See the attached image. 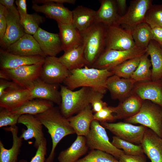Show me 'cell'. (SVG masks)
I'll use <instances>...</instances> for the list:
<instances>
[{
    "instance_id": "obj_43",
    "label": "cell",
    "mask_w": 162,
    "mask_h": 162,
    "mask_svg": "<svg viewBox=\"0 0 162 162\" xmlns=\"http://www.w3.org/2000/svg\"><path fill=\"white\" fill-rule=\"evenodd\" d=\"M110 106L104 107L94 114V119L100 122H111L115 120Z\"/></svg>"
},
{
    "instance_id": "obj_12",
    "label": "cell",
    "mask_w": 162,
    "mask_h": 162,
    "mask_svg": "<svg viewBox=\"0 0 162 162\" xmlns=\"http://www.w3.org/2000/svg\"><path fill=\"white\" fill-rule=\"evenodd\" d=\"M69 71L58 58L47 56L43 65L40 78L50 84L59 85L69 75Z\"/></svg>"
},
{
    "instance_id": "obj_9",
    "label": "cell",
    "mask_w": 162,
    "mask_h": 162,
    "mask_svg": "<svg viewBox=\"0 0 162 162\" xmlns=\"http://www.w3.org/2000/svg\"><path fill=\"white\" fill-rule=\"evenodd\" d=\"M136 47L130 28L124 29L117 25L107 26L105 50H125Z\"/></svg>"
},
{
    "instance_id": "obj_46",
    "label": "cell",
    "mask_w": 162,
    "mask_h": 162,
    "mask_svg": "<svg viewBox=\"0 0 162 162\" xmlns=\"http://www.w3.org/2000/svg\"><path fill=\"white\" fill-rule=\"evenodd\" d=\"M119 162H147L144 154L136 155H128L124 154L119 158Z\"/></svg>"
},
{
    "instance_id": "obj_39",
    "label": "cell",
    "mask_w": 162,
    "mask_h": 162,
    "mask_svg": "<svg viewBox=\"0 0 162 162\" xmlns=\"http://www.w3.org/2000/svg\"><path fill=\"white\" fill-rule=\"evenodd\" d=\"M45 21L44 16L37 13L28 14L24 20L21 23L26 33L33 35L37 32L40 25Z\"/></svg>"
},
{
    "instance_id": "obj_30",
    "label": "cell",
    "mask_w": 162,
    "mask_h": 162,
    "mask_svg": "<svg viewBox=\"0 0 162 162\" xmlns=\"http://www.w3.org/2000/svg\"><path fill=\"white\" fill-rule=\"evenodd\" d=\"M89 148L85 136L77 135L72 145L59 154L58 162H75L87 152Z\"/></svg>"
},
{
    "instance_id": "obj_22",
    "label": "cell",
    "mask_w": 162,
    "mask_h": 162,
    "mask_svg": "<svg viewBox=\"0 0 162 162\" xmlns=\"http://www.w3.org/2000/svg\"><path fill=\"white\" fill-rule=\"evenodd\" d=\"M58 85L47 83L39 77L34 82L31 91L32 98L47 100L60 105L61 98Z\"/></svg>"
},
{
    "instance_id": "obj_49",
    "label": "cell",
    "mask_w": 162,
    "mask_h": 162,
    "mask_svg": "<svg viewBox=\"0 0 162 162\" xmlns=\"http://www.w3.org/2000/svg\"><path fill=\"white\" fill-rule=\"evenodd\" d=\"M14 2V0H0V4L3 5L9 11L16 15H20Z\"/></svg>"
},
{
    "instance_id": "obj_38",
    "label": "cell",
    "mask_w": 162,
    "mask_h": 162,
    "mask_svg": "<svg viewBox=\"0 0 162 162\" xmlns=\"http://www.w3.org/2000/svg\"><path fill=\"white\" fill-rule=\"evenodd\" d=\"M75 162H119L112 155L96 149L90 151L86 156Z\"/></svg>"
},
{
    "instance_id": "obj_15",
    "label": "cell",
    "mask_w": 162,
    "mask_h": 162,
    "mask_svg": "<svg viewBox=\"0 0 162 162\" xmlns=\"http://www.w3.org/2000/svg\"><path fill=\"white\" fill-rule=\"evenodd\" d=\"M33 36L46 56L56 57L63 51L59 34L50 33L39 27Z\"/></svg>"
},
{
    "instance_id": "obj_51",
    "label": "cell",
    "mask_w": 162,
    "mask_h": 162,
    "mask_svg": "<svg viewBox=\"0 0 162 162\" xmlns=\"http://www.w3.org/2000/svg\"><path fill=\"white\" fill-rule=\"evenodd\" d=\"M117 8L121 13L124 12L125 10L127 3L126 0H116Z\"/></svg>"
},
{
    "instance_id": "obj_53",
    "label": "cell",
    "mask_w": 162,
    "mask_h": 162,
    "mask_svg": "<svg viewBox=\"0 0 162 162\" xmlns=\"http://www.w3.org/2000/svg\"><path fill=\"white\" fill-rule=\"evenodd\" d=\"M0 78L1 79L10 80L6 74L1 70H0Z\"/></svg>"
},
{
    "instance_id": "obj_16",
    "label": "cell",
    "mask_w": 162,
    "mask_h": 162,
    "mask_svg": "<svg viewBox=\"0 0 162 162\" xmlns=\"http://www.w3.org/2000/svg\"><path fill=\"white\" fill-rule=\"evenodd\" d=\"M32 99L31 91L20 87L12 88L0 97V106L11 112Z\"/></svg>"
},
{
    "instance_id": "obj_18",
    "label": "cell",
    "mask_w": 162,
    "mask_h": 162,
    "mask_svg": "<svg viewBox=\"0 0 162 162\" xmlns=\"http://www.w3.org/2000/svg\"><path fill=\"white\" fill-rule=\"evenodd\" d=\"M6 17L7 28L3 38L0 40L1 46L5 50L26 34L20 22V15H16L6 9Z\"/></svg>"
},
{
    "instance_id": "obj_25",
    "label": "cell",
    "mask_w": 162,
    "mask_h": 162,
    "mask_svg": "<svg viewBox=\"0 0 162 162\" xmlns=\"http://www.w3.org/2000/svg\"><path fill=\"white\" fill-rule=\"evenodd\" d=\"M3 129L11 133L12 145L10 149L5 148L0 140V162H18V158L22 145V139L18 136V127L16 125L4 127Z\"/></svg>"
},
{
    "instance_id": "obj_3",
    "label": "cell",
    "mask_w": 162,
    "mask_h": 162,
    "mask_svg": "<svg viewBox=\"0 0 162 162\" xmlns=\"http://www.w3.org/2000/svg\"><path fill=\"white\" fill-rule=\"evenodd\" d=\"M107 27L103 23L96 22L81 33L84 55L89 68H91L105 49Z\"/></svg>"
},
{
    "instance_id": "obj_2",
    "label": "cell",
    "mask_w": 162,
    "mask_h": 162,
    "mask_svg": "<svg viewBox=\"0 0 162 162\" xmlns=\"http://www.w3.org/2000/svg\"><path fill=\"white\" fill-rule=\"evenodd\" d=\"M34 116L47 129L52 140L51 150L45 162H53L55 149L58 143L66 136L75 132L68 118L62 115L60 108L54 106Z\"/></svg>"
},
{
    "instance_id": "obj_8",
    "label": "cell",
    "mask_w": 162,
    "mask_h": 162,
    "mask_svg": "<svg viewBox=\"0 0 162 162\" xmlns=\"http://www.w3.org/2000/svg\"><path fill=\"white\" fill-rule=\"evenodd\" d=\"M44 62L21 66L11 69H1L10 80L21 87L31 91L35 80L40 77Z\"/></svg>"
},
{
    "instance_id": "obj_50",
    "label": "cell",
    "mask_w": 162,
    "mask_h": 162,
    "mask_svg": "<svg viewBox=\"0 0 162 162\" xmlns=\"http://www.w3.org/2000/svg\"><path fill=\"white\" fill-rule=\"evenodd\" d=\"M153 40L159 44L162 43V27H157L151 28Z\"/></svg>"
},
{
    "instance_id": "obj_24",
    "label": "cell",
    "mask_w": 162,
    "mask_h": 162,
    "mask_svg": "<svg viewBox=\"0 0 162 162\" xmlns=\"http://www.w3.org/2000/svg\"><path fill=\"white\" fill-rule=\"evenodd\" d=\"M57 23L64 52L83 45L81 33L72 23Z\"/></svg>"
},
{
    "instance_id": "obj_1",
    "label": "cell",
    "mask_w": 162,
    "mask_h": 162,
    "mask_svg": "<svg viewBox=\"0 0 162 162\" xmlns=\"http://www.w3.org/2000/svg\"><path fill=\"white\" fill-rule=\"evenodd\" d=\"M70 72L63 82L69 89L73 90L80 87H88L104 94L107 90V80L113 75L107 69L89 68L87 66L72 70Z\"/></svg>"
},
{
    "instance_id": "obj_27",
    "label": "cell",
    "mask_w": 162,
    "mask_h": 162,
    "mask_svg": "<svg viewBox=\"0 0 162 162\" xmlns=\"http://www.w3.org/2000/svg\"><path fill=\"white\" fill-rule=\"evenodd\" d=\"M90 104L77 114L68 118L75 133L78 136H86L88 133L94 114Z\"/></svg>"
},
{
    "instance_id": "obj_52",
    "label": "cell",
    "mask_w": 162,
    "mask_h": 162,
    "mask_svg": "<svg viewBox=\"0 0 162 162\" xmlns=\"http://www.w3.org/2000/svg\"><path fill=\"white\" fill-rule=\"evenodd\" d=\"M48 1L53 2L55 3L64 4V3H67L70 4H74L76 1L75 0H48Z\"/></svg>"
},
{
    "instance_id": "obj_7",
    "label": "cell",
    "mask_w": 162,
    "mask_h": 162,
    "mask_svg": "<svg viewBox=\"0 0 162 162\" xmlns=\"http://www.w3.org/2000/svg\"><path fill=\"white\" fill-rule=\"evenodd\" d=\"M146 52V50L137 47L125 50H105L91 68L110 70L113 68L124 62L141 56Z\"/></svg>"
},
{
    "instance_id": "obj_11",
    "label": "cell",
    "mask_w": 162,
    "mask_h": 162,
    "mask_svg": "<svg viewBox=\"0 0 162 162\" xmlns=\"http://www.w3.org/2000/svg\"><path fill=\"white\" fill-rule=\"evenodd\" d=\"M32 2V9L36 12L44 14L46 17L57 22L72 23V11L65 7L63 4L48 0H34Z\"/></svg>"
},
{
    "instance_id": "obj_41",
    "label": "cell",
    "mask_w": 162,
    "mask_h": 162,
    "mask_svg": "<svg viewBox=\"0 0 162 162\" xmlns=\"http://www.w3.org/2000/svg\"><path fill=\"white\" fill-rule=\"evenodd\" d=\"M20 116L4 108L0 107V128L16 125Z\"/></svg>"
},
{
    "instance_id": "obj_32",
    "label": "cell",
    "mask_w": 162,
    "mask_h": 162,
    "mask_svg": "<svg viewBox=\"0 0 162 162\" xmlns=\"http://www.w3.org/2000/svg\"><path fill=\"white\" fill-rule=\"evenodd\" d=\"M151 57L152 66V80L157 81L162 78V48L159 44L152 40L146 50Z\"/></svg>"
},
{
    "instance_id": "obj_23",
    "label": "cell",
    "mask_w": 162,
    "mask_h": 162,
    "mask_svg": "<svg viewBox=\"0 0 162 162\" xmlns=\"http://www.w3.org/2000/svg\"><path fill=\"white\" fill-rule=\"evenodd\" d=\"M136 82L131 78H122L113 75L107 80L106 86L112 98L122 100L129 95Z\"/></svg>"
},
{
    "instance_id": "obj_28",
    "label": "cell",
    "mask_w": 162,
    "mask_h": 162,
    "mask_svg": "<svg viewBox=\"0 0 162 162\" xmlns=\"http://www.w3.org/2000/svg\"><path fill=\"white\" fill-rule=\"evenodd\" d=\"M142 99L137 95H132L121 102L116 106H110L114 116L115 120L127 119L137 113L142 103Z\"/></svg>"
},
{
    "instance_id": "obj_56",
    "label": "cell",
    "mask_w": 162,
    "mask_h": 162,
    "mask_svg": "<svg viewBox=\"0 0 162 162\" xmlns=\"http://www.w3.org/2000/svg\"></svg>"
},
{
    "instance_id": "obj_36",
    "label": "cell",
    "mask_w": 162,
    "mask_h": 162,
    "mask_svg": "<svg viewBox=\"0 0 162 162\" xmlns=\"http://www.w3.org/2000/svg\"><path fill=\"white\" fill-rule=\"evenodd\" d=\"M142 56L127 60L113 68L110 71L113 75L121 78H131L139 65Z\"/></svg>"
},
{
    "instance_id": "obj_42",
    "label": "cell",
    "mask_w": 162,
    "mask_h": 162,
    "mask_svg": "<svg viewBox=\"0 0 162 162\" xmlns=\"http://www.w3.org/2000/svg\"><path fill=\"white\" fill-rule=\"evenodd\" d=\"M47 140L45 138L37 149L35 155L29 162H45L47 153ZM18 162H28L24 159L20 160Z\"/></svg>"
},
{
    "instance_id": "obj_44",
    "label": "cell",
    "mask_w": 162,
    "mask_h": 162,
    "mask_svg": "<svg viewBox=\"0 0 162 162\" xmlns=\"http://www.w3.org/2000/svg\"><path fill=\"white\" fill-rule=\"evenodd\" d=\"M104 94L99 92L94 91L90 103L93 112H98L107 106V104L102 100Z\"/></svg>"
},
{
    "instance_id": "obj_6",
    "label": "cell",
    "mask_w": 162,
    "mask_h": 162,
    "mask_svg": "<svg viewBox=\"0 0 162 162\" xmlns=\"http://www.w3.org/2000/svg\"><path fill=\"white\" fill-rule=\"evenodd\" d=\"M87 145L91 150H101L110 154L118 160L124 154V151L114 146L109 140L105 128L96 120L91 124L88 133L85 136Z\"/></svg>"
},
{
    "instance_id": "obj_29",
    "label": "cell",
    "mask_w": 162,
    "mask_h": 162,
    "mask_svg": "<svg viewBox=\"0 0 162 162\" xmlns=\"http://www.w3.org/2000/svg\"><path fill=\"white\" fill-rule=\"evenodd\" d=\"M100 6L96 11V22L103 23L107 26L117 25L120 17L117 13L116 0H101Z\"/></svg>"
},
{
    "instance_id": "obj_48",
    "label": "cell",
    "mask_w": 162,
    "mask_h": 162,
    "mask_svg": "<svg viewBox=\"0 0 162 162\" xmlns=\"http://www.w3.org/2000/svg\"><path fill=\"white\" fill-rule=\"evenodd\" d=\"M19 87L20 86L12 81L1 79L0 80V97L4 94L7 90Z\"/></svg>"
},
{
    "instance_id": "obj_40",
    "label": "cell",
    "mask_w": 162,
    "mask_h": 162,
    "mask_svg": "<svg viewBox=\"0 0 162 162\" xmlns=\"http://www.w3.org/2000/svg\"><path fill=\"white\" fill-rule=\"evenodd\" d=\"M145 22L151 28L162 27V4H152L146 13Z\"/></svg>"
},
{
    "instance_id": "obj_20",
    "label": "cell",
    "mask_w": 162,
    "mask_h": 162,
    "mask_svg": "<svg viewBox=\"0 0 162 162\" xmlns=\"http://www.w3.org/2000/svg\"><path fill=\"white\" fill-rule=\"evenodd\" d=\"M45 58L41 56H26L10 53L2 48L0 50L1 69H11L22 66L44 62Z\"/></svg>"
},
{
    "instance_id": "obj_47",
    "label": "cell",
    "mask_w": 162,
    "mask_h": 162,
    "mask_svg": "<svg viewBox=\"0 0 162 162\" xmlns=\"http://www.w3.org/2000/svg\"><path fill=\"white\" fill-rule=\"evenodd\" d=\"M19 13L21 23L25 20L28 14L26 0H16L15 1Z\"/></svg>"
},
{
    "instance_id": "obj_45",
    "label": "cell",
    "mask_w": 162,
    "mask_h": 162,
    "mask_svg": "<svg viewBox=\"0 0 162 162\" xmlns=\"http://www.w3.org/2000/svg\"><path fill=\"white\" fill-rule=\"evenodd\" d=\"M6 10V8L0 4V40L3 38L7 28Z\"/></svg>"
},
{
    "instance_id": "obj_10",
    "label": "cell",
    "mask_w": 162,
    "mask_h": 162,
    "mask_svg": "<svg viewBox=\"0 0 162 162\" xmlns=\"http://www.w3.org/2000/svg\"><path fill=\"white\" fill-rule=\"evenodd\" d=\"M100 124L116 136L125 141L139 145H141L148 128L142 125L136 126L126 122H100Z\"/></svg>"
},
{
    "instance_id": "obj_54",
    "label": "cell",
    "mask_w": 162,
    "mask_h": 162,
    "mask_svg": "<svg viewBox=\"0 0 162 162\" xmlns=\"http://www.w3.org/2000/svg\"><path fill=\"white\" fill-rule=\"evenodd\" d=\"M160 46H161V47H162V44H160Z\"/></svg>"
},
{
    "instance_id": "obj_35",
    "label": "cell",
    "mask_w": 162,
    "mask_h": 162,
    "mask_svg": "<svg viewBox=\"0 0 162 162\" xmlns=\"http://www.w3.org/2000/svg\"><path fill=\"white\" fill-rule=\"evenodd\" d=\"M146 52L142 56L138 66L131 77L136 82L152 80V64Z\"/></svg>"
},
{
    "instance_id": "obj_21",
    "label": "cell",
    "mask_w": 162,
    "mask_h": 162,
    "mask_svg": "<svg viewBox=\"0 0 162 162\" xmlns=\"http://www.w3.org/2000/svg\"><path fill=\"white\" fill-rule=\"evenodd\" d=\"M141 145L151 162H162V139L154 131L147 129Z\"/></svg>"
},
{
    "instance_id": "obj_13",
    "label": "cell",
    "mask_w": 162,
    "mask_h": 162,
    "mask_svg": "<svg viewBox=\"0 0 162 162\" xmlns=\"http://www.w3.org/2000/svg\"><path fill=\"white\" fill-rule=\"evenodd\" d=\"M152 2L151 0L131 1L127 12L119 18L118 25H124L132 28L145 22V15L152 5Z\"/></svg>"
},
{
    "instance_id": "obj_26",
    "label": "cell",
    "mask_w": 162,
    "mask_h": 162,
    "mask_svg": "<svg viewBox=\"0 0 162 162\" xmlns=\"http://www.w3.org/2000/svg\"><path fill=\"white\" fill-rule=\"evenodd\" d=\"M72 23L81 33L96 22V11L90 8L79 5L72 11Z\"/></svg>"
},
{
    "instance_id": "obj_55",
    "label": "cell",
    "mask_w": 162,
    "mask_h": 162,
    "mask_svg": "<svg viewBox=\"0 0 162 162\" xmlns=\"http://www.w3.org/2000/svg\"><path fill=\"white\" fill-rule=\"evenodd\" d=\"M161 79H162V78ZM161 81H162V80H161Z\"/></svg>"
},
{
    "instance_id": "obj_4",
    "label": "cell",
    "mask_w": 162,
    "mask_h": 162,
    "mask_svg": "<svg viewBox=\"0 0 162 162\" xmlns=\"http://www.w3.org/2000/svg\"><path fill=\"white\" fill-rule=\"evenodd\" d=\"M94 91L88 87L73 91L64 85H60L61 101L59 108L62 114L68 118L79 112L90 104Z\"/></svg>"
},
{
    "instance_id": "obj_19",
    "label": "cell",
    "mask_w": 162,
    "mask_h": 162,
    "mask_svg": "<svg viewBox=\"0 0 162 162\" xmlns=\"http://www.w3.org/2000/svg\"><path fill=\"white\" fill-rule=\"evenodd\" d=\"M133 91L141 99L149 100L162 108L161 80L141 82L135 86Z\"/></svg>"
},
{
    "instance_id": "obj_5",
    "label": "cell",
    "mask_w": 162,
    "mask_h": 162,
    "mask_svg": "<svg viewBox=\"0 0 162 162\" xmlns=\"http://www.w3.org/2000/svg\"><path fill=\"white\" fill-rule=\"evenodd\" d=\"M125 122L144 126L153 130L162 138V108L152 102H143L138 112L125 119Z\"/></svg>"
},
{
    "instance_id": "obj_31",
    "label": "cell",
    "mask_w": 162,
    "mask_h": 162,
    "mask_svg": "<svg viewBox=\"0 0 162 162\" xmlns=\"http://www.w3.org/2000/svg\"><path fill=\"white\" fill-rule=\"evenodd\" d=\"M58 58L69 71L88 65L84 56L83 45L64 52V54Z\"/></svg>"
},
{
    "instance_id": "obj_14",
    "label": "cell",
    "mask_w": 162,
    "mask_h": 162,
    "mask_svg": "<svg viewBox=\"0 0 162 162\" xmlns=\"http://www.w3.org/2000/svg\"><path fill=\"white\" fill-rule=\"evenodd\" d=\"M18 123L23 124L27 127L26 130H22L20 137L25 140L34 138V146L37 149L45 138L43 131V125L40 121L34 115L23 114L20 116Z\"/></svg>"
},
{
    "instance_id": "obj_37",
    "label": "cell",
    "mask_w": 162,
    "mask_h": 162,
    "mask_svg": "<svg viewBox=\"0 0 162 162\" xmlns=\"http://www.w3.org/2000/svg\"><path fill=\"white\" fill-rule=\"evenodd\" d=\"M112 144L119 149H122L124 154L128 155L143 154V151L141 145H136L122 140L116 136L112 137Z\"/></svg>"
},
{
    "instance_id": "obj_33",
    "label": "cell",
    "mask_w": 162,
    "mask_h": 162,
    "mask_svg": "<svg viewBox=\"0 0 162 162\" xmlns=\"http://www.w3.org/2000/svg\"><path fill=\"white\" fill-rule=\"evenodd\" d=\"M54 103L47 100L34 99L29 100L19 108L11 111L20 115L29 114L35 115L44 112L54 106Z\"/></svg>"
},
{
    "instance_id": "obj_34",
    "label": "cell",
    "mask_w": 162,
    "mask_h": 162,
    "mask_svg": "<svg viewBox=\"0 0 162 162\" xmlns=\"http://www.w3.org/2000/svg\"><path fill=\"white\" fill-rule=\"evenodd\" d=\"M130 28L136 47L146 50L150 41L153 40L150 27L144 22Z\"/></svg>"
},
{
    "instance_id": "obj_17",
    "label": "cell",
    "mask_w": 162,
    "mask_h": 162,
    "mask_svg": "<svg viewBox=\"0 0 162 162\" xmlns=\"http://www.w3.org/2000/svg\"><path fill=\"white\" fill-rule=\"evenodd\" d=\"M4 50L10 53L21 56L46 57L33 35L26 33Z\"/></svg>"
}]
</instances>
